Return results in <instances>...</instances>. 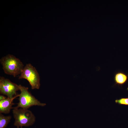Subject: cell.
Returning a JSON list of instances; mask_svg holds the SVG:
<instances>
[{
    "label": "cell",
    "mask_w": 128,
    "mask_h": 128,
    "mask_svg": "<svg viewBox=\"0 0 128 128\" xmlns=\"http://www.w3.org/2000/svg\"><path fill=\"white\" fill-rule=\"evenodd\" d=\"M0 61L5 73L14 77L20 74L24 67L19 59L9 54L2 57Z\"/></svg>",
    "instance_id": "obj_1"
},
{
    "label": "cell",
    "mask_w": 128,
    "mask_h": 128,
    "mask_svg": "<svg viewBox=\"0 0 128 128\" xmlns=\"http://www.w3.org/2000/svg\"><path fill=\"white\" fill-rule=\"evenodd\" d=\"M12 113L15 119L14 126L17 127H29L36 121V117L32 112L28 109L13 108Z\"/></svg>",
    "instance_id": "obj_2"
},
{
    "label": "cell",
    "mask_w": 128,
    "mask_h": 128,
    "mask_svg": "<svg viewBox=\"0 0 128 128\" xmlns=\"http://www.w3.org/2000/svg\"><path fill=\"white\" fill-rule=\"evenodd\" d=\"M19 85L20 91L18 97L19 102L14 107L28 109L34 106H44L45 105V104L41 102L29 91L28 87Z\"/></svg>",
    "instance_id": "obj_3"
},
{
    "label": "cell",
    "mask_w": 128,
    "mask_h": 128,
    "mask_svg": "<svg viewBox=\"0 0 128 128\" xmlns=\"http://www.w3.org/2000/svg\"><path fill=\"white\" fill-rule=\"evenodd\" d=\"M20 75L19 79H26L32 89H39L40 85L39 75L36 68L31 64H27Z\"/></svg>",
    "instance_id": "obj_4"
},
{
    "label": "cell",
    "mask_w": 128,
    "mask_h": 128,
    "mask_svg": "<svg viewBox=\"0 0 128 128\" xmlns=\"http://www.w3.org/2000/svg\"><path fill=\"white\" fill-rule=\"evenodd\" d=\"M19 90V85L11 82L4 77L0 78V93L12 98L17 95V92Z\"/></svg>",
    "instance_id": "obj_5"
},
{
    "label": "cell",
    "mask_w": 128,
    "mask_h": 128,
    "mask_svg": "<svg viewBox=\"0 0 128 128\" xmlns=\"http://www.w3.org/2000/svg\"><path fill=\"white\" fill-rule=\"evenodd\" d=\"M19 94L12 98L6 97L5 99L0 101V113L8 114L13 109L12 105L14 104V100L19 97Z\"/></svg>",
    "instance_id": "obj_6"
},
{
    "label": "cell",
    "mask_w": 128,
    "mask_h": 128,
    "mask_svg": "<svg viewBox=\"0 0 128 128\" xmlns=\"http://www.w3.org/2000/svg\"><path fill=\"white\" fill-rule=\"evenodd\" d=\"M128 77L124 73L119 72L116 73L114 76V79L116 84L122 85L125 83L127 81Z\"/></svg>",
    "instance_id": "obj_7"
},
{
    "label": "cell",
    "mask_w": 128,
    "mask_h": 128,
    "mask_svg": "<svg viewBox=\"0 0 128 128\" xmlns=\"http://www.w3.org/2000/svg\"><path fill=\"white\" fill-rule=\"evenodd\" d=\"M12 117L10 115L5 116L0 113V128H5L10 121Z\"/></svg>",
    "instance_id": "obj_8"
},
{
    "label": "cell",
    "mask_w": 128,
    "mask_h": 128,
    "mask_svg": "<svg viewBox=\"0 0 128 128\" xmlns=\"http://www.w3.org/2000/svg\"><path fill=\"white\" fill-rule=\"evenodd\" d=\"M116 103L120 105H128V98H121L115 101Z\"/></svg>",
    "instance_id": "obj_9"
},
{
    "label": "cell",
    "mask_w": 128,
    "mask_h": 128,
    "mask_svg": "<svg viewBox=\"0 0 128 128\" xmlns=\"http://www.w3.org/2000/svg\"><path fill=\"white\" fill-rule=\"evenodd\" d=\"M6 97L5 96H4L1 95H0V101L3 100L5 99L6 98Z\"/></svg>",
    "instance_id": "obj_10"
},
{
    "label": "cell",
    "mask_w": 128,
    "mask_h": 128,
    "mask_svg": "<svg viewBox=\"0 0 128 128\" xmlns=\"http://www.w3.org/2000/svg\"><path fill=\"white\" fill-rule=\"evenodd\" d=\"M16 128H20V127H17Z\"/></svg>",
    "instance_id": "obj_11"
},
{
    "label": "cell",
    "mask_w": 128,
    "mask_h": 128,
    "mask_svg": "<svg viewBox=\"0 0 128 128\" xmlns=\"http://www.w3.org/2000/svg\"><path fill=\"white\" fill-rule=\"evenodd\" d=\"M127 90L128 91V87L127 88Z\"/></svg>",
    "instance_id": "obj_12"
}]
</instances>
